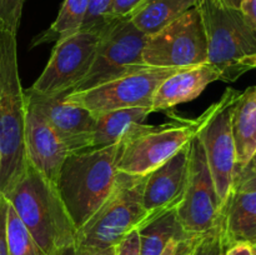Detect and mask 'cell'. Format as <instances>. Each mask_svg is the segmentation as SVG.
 <instances>
[{
    "label": "cell",
    "mask_w": 256,
    "mask_h": 255,
    "mask_svg": "<svg viewBox=\"0 0 256 255\" xmlns=\"http://www.w3.org/2000/svg\"><path fill=\"white\" fill-rule=\"evenodd\" d=\"M4 195L45 254L54 255L75 244L78 230L56 186L32 165L28 164Z\"/></svg>",
    "instance_id": "cell-1"
},
{
    "label": "cell",
    "mask_w": 256,
    "mask_h": 255,
    "mask_svg": "<svg viewBox=\"0 0 256 255\" xmlns=\"http://www.w3.org/2000/svg\"><path fill=\"white\" fill-rule=\"evenodd\" d=\"M122 148L124 142L68 154L56 189L76 230L95 214L112 192Z\"/></svg>",
    "instance_id": "cell-2"
},
{
    "label": "cell",
    "mask_w": 256,
    "mask_h": 255,
    "mask_svg": "<svg viewBox=\"0 0 256 255\" xmlns=\"http://www.w3.org/2000/svg\"><path fill=\"white\" fill-rule=\"evenodd\" d=\"M26 100L18 65L16 35L0 32V192L5 194L28 166Z\"/></svg>",
    "instance_id": "cell-3"
},
{
    "label": "cell",
    "mask_w": 256,
    "mask_h": 255,
    "mask_svg": "<svg viewBox=\"0 0 256 255\" xmlns=\"http://www.w3.org/2000/svg\"><path fill=\"white\" fill-rule=\"evenodd\" d=\"M208 42V62L216 68L222 82H235L248 72L242 65L256 54V32L242 12L222 0H195Z\"/></svg>",
    "instance_id": "cell-4"
},
{
    "label": "cell",
    "mask_w": 256,
    "mask_h": 255,
    "mask_svg": "<svg viewBox=\"0 0 256 255\" xmlns=\"http://www.w3.org/2000/svg\"><path fill=\"white\" fill-rule=\"evenodd\" d=\"M146 175H128L118 172L109 196L95 214L76 232L75 244L109 248L119 244L130 232L146 222L142 192Z\"/></svg>",
    "instance_id": "cell-5"
},
{
    "label": "cell",
    "mask_w": 256,
    "mask_h": 255,
    "mask_svg": "<svg viewBox=\"0 0 256 255\" xmlns=\"http://www.w3.org/2000/svg\"><path fill=\"white\" fill-rule=\"evenodd\" d=\"M240 92H242L229 88L225 90L219 102L210 105L198 118L196 136L204 149L222 206L232 192L236 172V154L232 132V110Z\"/></svg>",
    "instance_id": "cell-6"
},
{
    "label": "cell",
    "mask_w": 256,
    "mask_h": 255,
    "mask_svg": "<svg viewBox=\"0 0 256 255\" xmlns=\"http://www.w3.org/2000/svg\"><path fill=\"white\" fill-rule=\"evenodd\" d=\"M182 68L142 66L128 74L82 92L65 95L64 100L80 105L92 114L128 108H150L159 85Z\"/></svg>",
    "instance_id": "cell-7"
},
{
    "label": "cell",
    "mask_w": 256,
    "mask_h": 255,
    "mask_svg": "<svg viewBox=\"0 0 256 255\" xmlns=\"http://www.w3.org/2000/svg\"><path fill=\"white\" fill-rule=\"evenodd\" d=\"M176 216L189 236L199 238L222 225V202L199 138L189 142V172L184 198L176 208Z\"/></svg>",
    "instance_id": "cell-8"
},
{
    "label": "cell",
    "mask_w": 256,
    "mask_h": 255,
    "mask_svg": "<svg viewBox=\"0 0 256 255\" xmlns=\"http://www.w3.org/2000/svg\"><path fill=\"white\" fill-rule=\"evenodd\" d=\"M146 39L148 35L135 28L129 18L112 20L100 32L92 68L74 92L88 90L146 66L142 62V49Z\"/></svg>",
    "instance_id": "cell-9"
},
{
    "label": "cell",
    "mask_w": 256,
    "mask_h": 255,
    "mask_svg": "<svg viewBox=\"0 0 256 255\" xmlns=\"http://www.w3.org/2000/svg\"><path fill=\"white\" fill-rule=\"evenodd\" d=\"M142 62L155 68H189L208 62L206 35L196 8L148 36Z\"/></svg>",
    "instance_id": "cell-10"
},
{
    "label": "cell",
    "mask_w": 256,
    "mask_h": 255,
    "mask_svg": "<svg viewBox=\"0 0 256 255\" xmlns=\"http://www.w3.org/2000/svg\"><path fill=\"white\" fill-rule=\"evenodd\" d=\"M100 32L79 30L59 40L40 76L30 89L46 96H65L86 78L96 52Z\"/></svg>",
    "instance_id": "cell-11"
},
{
    "label": "cell",
    "mask_w": 256,
    "mask_h": 255,
    "mask_svg": "<svg viewBox=\"0 0 256 255\" xmlns=\"http://www.w3.org/2000/svg\"><path fill=\"white\" fill-rule=\"evenodd\" d=\"M196 130L198 119L158 126L145 124L124 142L118 172L148 175L189 144Z\"/></svg>",
    "instance_id": "cell-12"
},
{
    "label": "cell",
    "mask_w": 256,
    "mask_h": 255,
    "mask_svg": "<svg viewBox=\"0 0 256 255\" xmlns=\"http://www.w3.org/2000/svg\"><path fill=\"white\" fill-rule=\"evenodd\" d=\"M25 100L38 110L66 145L69 152L92 148L95 115L80 105L72 104L64 96H46L25 89Z\"/></svg>",
    "instance_id": "cell-13"
},
{
    "label": "cell",
    "mask_w": 256,
    "mask_h": 255,
    "mask_svg": "<svg viewBox=\"0 0 256 255\" xmlns=\"http://www.w3.org/2000/svg\"><path fill=\"white\" fill-rule=\"evenodd\" d=\"M188 172L189 144L146 175L142 192L146 222L179 206L186 188Z\"/></svg>",
    "instance_id": "cell-14"
},
{
    "label": "cell",
    "mask_w": 256,
    "mask_h": 255,
    "mask_svg": "<svg viewBox=\"0 0 256 255\" xmlns=\"http://www.w3.org/2000/svg\"><path fill=\"white\" fill-rule=\"evenodd\" d=\"M25 152L28 162L50 184L56 186L60 170L69 150L44 116L28 102L25 118Z\"/></svg>",
    "instance_id": "cell-15"
},
{
    "label": "cell",
    "mask_w": 256,
    "mask_h": 255,
    "mask_svg": "<svg viewBox=\"0 0 256 255\" xmlns=\"http://www.w3.org/2000/svg\"><path fill=\"white\" fill-rule=\"evenodd\" d=\"M222 80V74L209 62L182 68L159 85L152 98V110L166 112L182 102L196 99L212 82Z\"/></svg>",
    "instance_id": "cell-16"
},
{
    "label": "cell",
    "mask_w": 256,
    "mask_h": 255,
    "mask_svg": "<svg viewBox=\"0 0 256 255\" xmlns=\"http://www.w3.org/2000/svg\"><path fill=\"white\" fill-rule=\"evenodd\" d=\"M222 225L226 248L239 242L256 246V192L232 189L222 206Z\"/></svg>",
    "instance_id": "cell-17"
},
{
    "label": "cell",
    "mask_w": 256,
    "mask_h": 255,
    "mask_svg": "<svg viewBox=\"0 0 256 255\" xmlns=\"http://www.w3.org/2000/svg\"><path fill=\"white\" fill-rule=\"evenodd\" d=\"M152 110L150 108H128L95 115L92 148L99 149L126 142L145 125Z\"/></svg>",
    "instance_id": "cell-18"
},
{
    "label": "cell",
    "mask_w": 256,
    "mask_h": 255,
    "mask_svg": "<svg viewBox=\"0 0 256 255\" xmlns=\"http://www.w3.org/2000/svg\"><path fill=\"white\" fill-rule=\"evenodd\" d=\"M232 132L236 154V172H239L256 152V86H249L240 92L235 102L232 110Z\"/></svg>",
    "instance_id": "cell-19"
},
{
    "label": "cell",
    "mask_w": 256,
    "mask_h": 255,
    "mask_svg": "<svg viewBox=\"0 0 256 255\" xmlns=\"http://www.w3.org/2000/svg\"><path fill=\"white\" fill-rule=\"evenodd\" d=\"M194 6L195 0H145L130 14L129 19L135 28L150 36Z\"/></svg>",
    "instance_id": "cell-20"
},
{
    "label": "cell",
    "mask_w": 256,
    "mask_h": 255,
    "mask_svg": "<svg viewBox=\"0 0 256 255\" xmlns=\"http://www.w3.org/2000/svg\"><path fill=\"white\" fill-rule=\"evenodd\" d=\"M140 255H162L172 240L192 239L185 232L176 216V209L164 212L138 229Z\"/></svg>",
    "instance_id": "cell-21"
},
{
    "label": "cell",
    "mask_w": 256,
    "mask_h": 255,
    "mask_svg": "<svg viewBox=\"0 0 256 255\" xmlns=\"http://www.w3.org/2000/svg\"><path fill=\"white\" fill-rule=\"evenodd\" d=\"M88 5L89 0H64L54 22L50 28L36 35L30 46L34 48L46 42H58L79 32L86 14Z\"/></svg>",
    "instance_id": "cell-22"
},
{
    "label": "cell",
    "mask_w": 256,
    "mask_h": 255,
    "mask_svg": "<svg viewBox=\"0 0 256 255\" xmlns=\"http://www.w3.org/2000/svg\"><path fill=\"white\" fill-rule=\"evenodd\" d=\"M6 238L9 255H46L10 204L8 206Z\"/></svg>",
    "instance_id": "cell-23"
},
{
    "label": "cell",
    "mask_w": 256,
    "mask_h": 255,
    "mask_svg": "<svg viewBox=\"0 0 256 255\" xmlns=\"http://www.w3.org/2000/svg\"><path fill=\"white\" fill-rule=\"evenodd\" d=\"M112 0H89L86 14L82 22V29L86 32H100L110 20V8Z\"/></svg>",
    "instance_id": "cell-24"
},
{
    "label": "cell",
    "mask_w": 256,
    "mask_h": 255,
    "mask_svg": "<svg viewBox=\"0 0 256 255\" xmlns=\"http://www.w3.org/2000/svg\"><path fill=\"white\" fill-rule=\"evenodd\" d=\"M226 245L222 235V225L196 239L192 255H224Z\"/></svg>",
    "instance_id": "cell-25"
},
{
    "label": "cell",
    "mask_w": 256,
    "mask_h": 255,
    "mask_svg": "<svg viewBox=\"0 0 256 255\" xmlns=\"http://www.w3.org/2000/svg\"><path fill=\"white\" fill-rule=\"evenodd\" d=\"M25 0H0V32L18 34Z\"/></svg>",
    "instance_id": "cell-26"
},
{
    "label": "cell",
    "mask_w": 256,
    "mask_h": 255,
    "mask_svg": "<svg viewBox=\"0 0 256 255\" xmlns=\"http://www.w3.org/2000/svg\"><path fill=\"white\" fill-rule=\"evenodd\" d=\"M145 0H112L110 8V20L129 18L130 14Z\"/></svg>",
    "instance_id": "cell-27"
},
{
    "label": "cell",
    "mask_w": 256,
    "mask_h": 255,
    "mask_svg": "<svg viewBox=\"0 0 256 255\" xmlns=\"http://www.w3.org/2000/svg\"><path fill=\"white\" fill-rule=\"evenodd\" d=\"M115 255H140V240L138 230L130 232L119 244L115 245Z\"/></svg>",
    "instance_id": "cell-28"
},
{
    "label": "cell",
    "mask_w": 256,
    "mask_h": 255,
    "mask_svg": "<svg viewBox=\"0 0 256 255\" xmlns=\"http://www.w3.org/2000/svg\"><path fill=\"white\" fill-rule=\"evenodd\" d=\"M8 202L4 194L0 192V255H9L6 238V218H8Z\"/></svg>",
    "instance_id": "cell-29"
},
{
    "label": "cell",
    "mask_w": 256,
    "mask_h": 255,
    "mask_svg": "<svg viewBox=\"0 0 256 255\" xmlns=\"http://www.w3.org/2000/svg\"><path fill=\"white\" fill-rule=\"evenodd\" d=\"M232 189L242 192H256V172H236Z\"/></svg>",
    "instance_id": "cell-30"
},
{
    "label": "cell",
    "mask_w": 256,
    "mask_h": 255,
    "mask_svg": "<svg viewBox=\"0 0 256 255\" xmlns=\"http://www.w3.org/2000/svg\"><path fill=\"white\" fill-rule=\"evenodd\" d=\"M242 16L248 24L256 32V0H244L240 8Z\"/></svg>",
    "instance_id": "cell-31"
},
{
    "label": "cell",
    "mask_w": 256,
    "mask_h": 255,
    "mask_svg": "<svg viewBox=\"0 0 256 255\" xmlns=\"http://www.w3.org/2000/svg\"><path fill=\"white\" fill-rule=\"evenodd\" d=\"M76 255H115V246L94 248L76 245Z\"/></svg>",
    "instance_id": "cell-32"
},
{
    "label": "cell",
    "mask_w": 256,
    "mask_h": 255,
    "mask_svg": "<svg viewBox=\"0 0 256 255\" xmlns=\"http://www.w3.org/2000/svg\"><path fill=\"white\" fill-rule=\"evenodd\" d=\"M198 238H192V239L182 240V242H179L178 245V250L175 252V255H188L190 252V250L194 246L195 242H196Z\"/></svg>",
    "instance_id": "cell-33"
},
{
    "label": "cell",
    "mask_w": 256,
    "mask_h": 255,
    "mask_svg": "<svg viewBox=\"0 0 256 255\" xmlns=\"http://www.w3.org/2000/svg\"><path fill=\"white\" fill-rule=\"evenodd\" d=\"M54 255H76V244H70L58 250Z\"/></svg>",
    "instance_id": "cell-34"
},
{
    "label": "cell",
    "mask_w": 256,
    "mask_h": 255,
    "mask_svg": "<svg viewBox=\"0 0 256 255\" xmlns=\"http://www.w3.org/2000/svg\"><path fill=\"white\" fill-rule=\"evenodd\" d=\"M256 172V152H255V154L252 156V159L249 160V162H248V164L245 165L242 170H239V172Z\"/></svg>",
    "instance_id": "cell-35"
},
{
    "label": "cell",
    "mask_w": 256,
    "mask_h": 255,
    "mask_svg": "<svg viewBox=\"0 0 256 255\" xmlns=\"http://www.w3.org/2000/svg\"><path fill=\"white\" fill-rule=\"evenodd\" d=\"M180 242H178V240H172V242L168 244V246L165 248V250L162 252V255H175V252H176L178 250V245H179Z\"/></svg>",
    "instance_id": "cell-36"
},
{
    "label": "cell",
    "mask_w": 256,
    "mask_h": 255,
    "mask_svg": "<svg viewBox=\"0 0 256 255\" xmlns=\"http://www.w3.org/2000/svg\"><path fill=\"white\" fill-rule=\"evenodd\" d=\"M242 65H244L245 69H246L248 72H249V70H252V69H256V54L252 55V56H249V58H246V59L242 62Z\"/></svg>",
    "instance_id": "cell-37"
},
{
    "label": "cell",
    "mask_w": 256,
    "mask_h": 255,
    "mask_svg": "<svg viewBox=\"0 0 256 255\" xmlns=\"http://www.w3.org/2000/svg\"><path fill=\"white\" fill-rule=\"evenodd\" d=\"M222 2H224L226 6L232 8V9L240 10V8H242V4L244 0H222Z\"/></svg>",
    "instance_id": "cell-38"
},
{
    "label": "cell",
    "mask_w": 256,
    "mask_h": 255,
    "mask_svg": "<svg viewBox=\"0 0 256 255\" xmlns=\"http://www.w3.org/2000/svg\"><path fill=\"white\" fill-rule=\"evenodd\" d=\"M0 164H2V150H0Z\"/></svg>",
    "instance_id": "cell-39"
},
{
    "label": "cell",
    "mask_w": 256,
    "mask_h": 255,
    "mask_svg": "<svg viewBox=\"0 0 256 255\" xmlns=\"http://www.w3.org/2000/svg\"><path fill=\"white\" fill-rule=\"evenodd\" d=\"M254 248V255H256V246H252Z\"/></svg>",
    "instance_id": "cell-40"
},
{
    "label": "cell",
    "mask_w": 256,
    "mask_h": 255,
    "mask_svg": "<svg viewBox=\"0 0 256 255\" xmlns=\"http://www.w3.org/2000/svg\"><path fill=\"white\" fill-rule=\"evenodd\" d=\"M192 250H190V252H189V254H188V255H192Z\"/></svg>",
    "instance_id": "cell-41"
}]
</instances>
